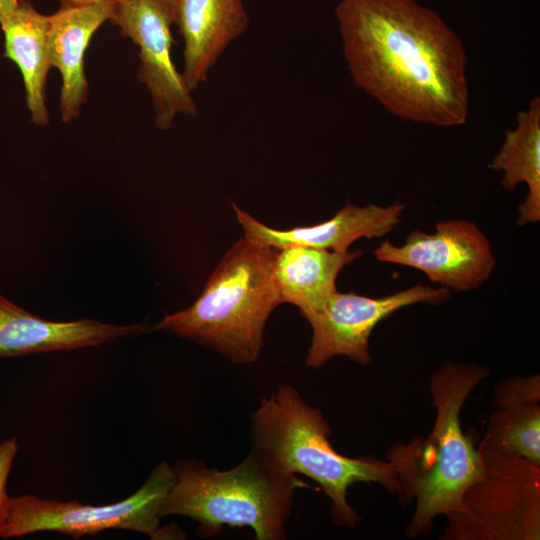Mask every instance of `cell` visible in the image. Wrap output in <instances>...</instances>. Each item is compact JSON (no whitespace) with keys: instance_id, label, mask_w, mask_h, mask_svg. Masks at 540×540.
<instances>
[{"instance_id":"44dd1931","label":"cell","mask_w":540,"mask_h":540,"mask_svg":"<svg viewBox=\"0 0 540 540\" xmlns=\"http://www.w3.org/2000/svg\"><path fill=\"white\" fill-rule=\"evenodd\" d=\"M104 1H111L115 3H119L123 0H59L61 3V7H80V6H86V5H92L99 2Z\"/></svg>"},{"instance_id":"ffe728a7","label":"cell","mask_w":540,"mask_h":540,"mask_svg":"<svg viewBox=\"0 0 540 540\" xmlns=\"http://www.w3.org/2000/svg\"><path fill=\"white\" fill-rule=\"evenodd\" d=\"M18 440L16 437L9 438L0 443V536L6 524L10 496L6 491L7 480L18 452Z\"/></svg>"},{"instance_id":"7c38bea8","label":"cell","mask_w":540,"mask_h":540,"mask_svg":"<svg viewBox=\"0 0 540 540\" xmlns=\"http://www.w3.org/2000/svg\"><path fill=\"white\" fill-rule=\"evenodd\" d=\"M244 237L280 249L306 246L345 253L356 240L372 239L391 232L401 220L404 205L389 206L347 204L332 218L319 224L277 230L264 225L232 203Z\"/></svg>"},{"instance_id":"30bf717a","label":"cell","mask_w":540,"mask_h":540,"mask_svg":"<svg viewBox=\"0 0 540 540\" xmlns=\"http://www.w3.org/2000/svg\"><path fill=\"white\" fill-rule=\"evenodd\" d=\"M435 230H415L400 246L384 240L373 254L380 262L416 268L455 292L478 288L489 279L496 260L488 238L474 222L439 221Z\"/></svg>"},{"instance_id":"e0dca14e","label":"cell","mask_w":540,"mask_h":540,"mask_svg":"<svg viewBox=\"0 0 540 540\" xmlns=\"http://www.w3.org/2000/svg\"><path fill=\"white\" fill-rule=\"evenodd\" d=\"M490 168L502 172L501 184L513 191L525 183L528 193L519 206L517 224L540 221V98L534 97L527 109L518 112L516 126L505 133Z\"/></svg>"},{"instance_id":"5b68a950","label":"cell","mask_w":540,"mask_h":540,"mask_svg":"<svg viewBox=\"0 0 540 540\" xmlns=\"http://www.w3.org/2000/svg\"><path fill=\"white\" fill-rule=\"evenodd\" d=\"M173 468L176 480L161 517H189L198 523L202 537L217 536L231 526L251 528L257 540L285 539L296 489L311 488L255 449L228 470L209 468L195 459L179 461Z\"/></svg>"},{"instance_id":"ac0fdd59","label":"cell","mask_w":540,"mask_h":540,"mask_svg":"<svg viewBox=\"0 0 540 540\" xmlns=\"http://www.w3.org/2000/svg\"><path fill=\"white\" fill-rule=\"evenodd\" d=\"M478 448L540 464V401L495 404Z\"/></svg>"},{"instance_id":"2e32d148","label":"cell","mask_w":540,"mask_h":540,"mask_svg":"<svg viewBox=\"0 0 540 540\" xmlns=\"http://www.w3.org/2000/svg\"><path fill=\"white\" fill-rule=\"evenodd\" d=\"M361 255V251L339 253L306 246L278 249L274 276L281 302L297 306L303 318L316 312L337 291L341 269Z\"/></svg>"},{"instance_id":"6da1fadb","label":"cell","mask_w":540,"mask_h":540,"mask_svg":"<svg viewBox=\"0 0 540 540\" xmlns=\"http://www.w3.org/2000/svg\"><path fill=\"white\" fill-rule=\"evenodd\" d=\"M335 16L356 86L406 121L466 122V52L435 11L415 0H339Z\"/></svg>"},{"instance_id":"9a60e30c","label":"cell","mask_w":540,"mask_h":540,"mask_svg":"<svg viewBox=\"0 0 540 540\" xmlns=\"http://www.w3.org/2000/svg\"><path fill=\"white\" fill-rule=\"evenodd\" d=\"M4 33V57L19 67L31 120L38 126L48 124L45 86L50 63L49 16L39 13L30 2L17 0L0 13Z\"/></svg>"},{"instance_id":"8992f818","label":"cell","mask_w":540,"mask_h":540,"mask_svg":"<svg viewBox=\"0 0 540 540\" xmlns=\"http://www.w3.org/2000/svg\"><path fill=\"white\" fill-rule=\"evenodd\" d=\"M479 449V448H478ZM483 472L445 517L441 540H539L540 464L480 450Z\"/></svg>"},{"instance_id":"7a4b0ae2","label":"cell","mask_w":540,"mask_h":540,"mask_svg":"<svg viewBox=\"0 0 540 540\" xmlns=\"http://www.w3.org/2000/svg\"><path fill=\"white\" fill-rule=\"evenodd\" d=\"M489 369L446 361L431 376L430 394L436 408L431 431L409 443L393 444L386 457L397 472L402 505L416 502L406 527L407 538L426 534L434 519L461 509L463 494L483 472V458L471 434L461 426L460 412Z\"/></svg>"},{"instance_id":"3957f363","label":"cell","mask_w":540,"mask_h":540,"mask_svg":"<svg viewBox=\"0 0 540 540\" xmlns=\"http://www.w3.org/2000/svg\"><path fill=\"white\" fill-rule=\"evenodd\" d=\"M330 435L322 412L308 405L291 385H282L261 399L251 417L252 449L281 470L303 474L318 483L331 500L333 524L354 529L361 517L347 500L348 489L356 483H377L397 495V472L388 460L338 453Z\"/></svg>"},{"instance_id":"9c48e42d","label":"cell","mask_w":540,"mask_h":540,"mask_svg":"<svg viewBox=\"0 0 540 540\" xmlns=\"http://www.w3.org/2000/svg\"><path fill=\"white\" fill-rule=\"evenodd\" d=\"M448 294L444 287L423 284L379 298L334 292L319 310L304 317L312 328L307 366L319 369L337 355L368 366L372 361L369 339L379 322L403 307L441 302Z\"/></svg>"},{"instance_id":"277c9868","label":"cell","mask_w":540,"mask_h":540,"mask_svg":"<svg viewBox=\"0 0 540 540\" xmlns=\"http://www.w3.org/2000/svg\"><path fill=\"white\" fill-rule=\"evenodd\" d=\"M277 248L239 239L187 309L165 315L151 330H168L236 364L260 355L266 322L281 298L274 276Z\"/></svg>"},{"instance_id":"5bb4252c","label":"cell","mask_w":540,"mask_h":540,"mask_svg":"<svg viewBox=\"0 0 540 540\" xmlns=\"http://www.w3.org/2000/svg\"><path fill=\"white\" fill-rule=\"evenodd\" d=\"M116 4L104 1L80 7H61L49 15L50 63L62 76L60 111L64 122L80 114L88 94L85 51L95 31L111 19Z\"/></svg>"},{"instance_id":"4fadbf2b","label":"cell","mask_w":540,"mask_h":540,"mask_svg":"<svg viewBox=\"0 0 540 540\" xmlns=\"http://www.w3.org/2000/svg\"><path fill=\"white\" fill-rule=\"evenodd\" d=\"M174 24L184 40L183 78L193 92L225 49L249 26L243 0H174Z\"/></svg>"},{"instance_id":"d6986e66","label":"cell","mask_w":540,"mask_h":540,"mask_svg":"<svg viewBox=\"0 0 540 540\" xmlns=\"http://www.w3.org/2000/svg\"><path fill=\"white\" fill-rule=\"evenodd\" d=\"M494 405L511 400L540 401V376L509 377L495 387Z\"/></svg>"},{"instance_id":"ba28073f","label":"cell","mask_w":540,"mask_h":540,"mask_svg":"<svg viewBox=\"0 0 540 540\" xmlns=\"http://www.w3.org/2000/svg\"><path fill=\"white\" fill-rule=\"evenodd\" d=\"M174 0H123L110 21L139 47V80L150 92L155 124L169 129L179 114L195 116L197 107L172 60Z\"/></svg>"},{"instance_id":"8fae6325","label":"cell","mask_w":540,"mask_h":540,"mask_svg":"<svg viewBox=\"0 0 540 540\" xmlns=\"http://www.w3.org/2000/svg\"><path fill=\"white\" fill-rule=\"evenodd\" d=\"M149 330L146 323L115 325L88 318L50 321L0 295V359L97 346Z\"/></svg>"},{"instance_id":"7402d4cb","label":"cell","mask_w":540,"mask_h":540,"mask_svg":"<svg viewBox=\"0 0 540 540\" xmlns=\"http://www.w3.org/2000/svg\"><path fill=\"white\" fill-rule=\"evenodd\" d=\"M17 0H0V13H3L16 4Z\"/></svg>"},{"instance_id":"52a82bcc","label":"cell","mask_w":540,"mask_h":540,"mask_svg":"<svg viewBox=\"0 0 540 540\" xmlns=\"http://www.w3.org/2000/svg\"><path fill=\"white\" fill-rule=\"evenodd\" d=\"M175 480L173 466L162 461L136 492L112 504L94 506L34 495L10 497L8 516L0 537L7 539L53 531L80 538L107 529H122L146 534L151 539L182 538L185 534L178 527H160L161 507Z\"/></svg>"}]
</instances>
